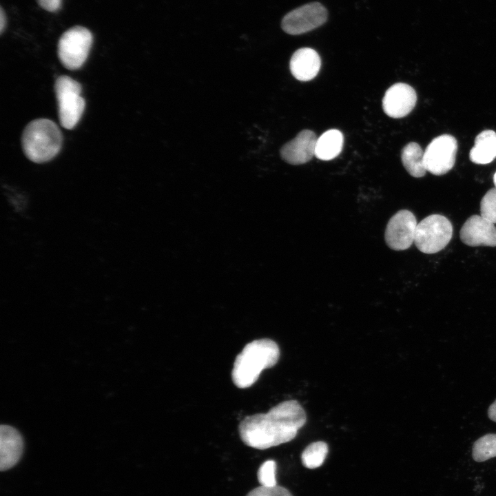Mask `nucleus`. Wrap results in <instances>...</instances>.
I'll return each instance as SVG.
<instances>
[{
    "mask_svg": "<svg viewBox=\"0 0 496 496\" xmlns=\"http://www.w3.org/2000/svg\"><path fill=\"white\" fill-rule=\"evenodd\" d=\"M246 496H293L285 488L260 486L251 490Z\"/></svg>",
    "mask_w": 496,
    "mask_h": 496,
    "instance_id": "22",
    "label": "nucleus"
},
{
    "mask_svg": "<svg viewBox=\"0 0 496 496\" xmlns=\"http://www.w3.org/2000/svg\"><path fill=\"white\" fill-rule=\"evenodd\" d=\"M321 66V60L318 52L309 48L297 50L291 56L289 68L292 75L300 81H308L314 79Z\"/></svg>",
    "mask_w": 496,
    "mask_h": 496,
    "instance_id": "14",
    "label": "nucleus"
},
{
    "mask_svg": "<svg viewBox=\"0 0 496 496\" xmlns=\"http://www.w3.org/2000/svg\"><path fill=\"white\" fill-rule=\"evenodd\" d=\"M460 238L471 247H496V227L481 215H473L462 227Z\"/></svg>",
    "mask_w": 496,
    "mask_h": 496,
    "instance_id": "11",
    "label": "nucleus"
},
{
    "mask_svg": "<svg viewBox=\"0 0 496 496\" xmlns=\"http://www.w3.org/2000/svg\"><path fill=\"white\" fill-rule=\"evenodd\" d=\"M317 138L313 131L302 130L293 139L282 147V158L291 165H301L309 162L315 156Z\"/></svg>",
    "mask_w": 496,
    "mask_h": 496,
    "instance_id": "12",
    "label": "nucleus"
},
{
    "mask_svg": "<svg viewBox=\"0 0 496 496\" xmlns=\"http://www.w3.org/2000/svg\"><path fill=\"white\" fill-rule=\"evenodd\" d=\"M328 453L327 444L322 441L310 444L302 452V462L307 468H316L324 462Z\"/></svg>",
    "mask_w": 496,
    "mask_h": 496,
    "instance_id": "18",
    "label": "nucleus"
},
{
    "mask_svg": "<svg viewBox=\"0 0 496 496\" xmlns=\"http://www.w3.org/2000/svg\"><path fill=\"white\" fill-rule=\"evenodd\" d=\"M493 182H494V185L496 187V172L495 173L494 176H493Z\"/></svg>",
    "mask_w": 496,
    "mask_h": 496,
    "instance_id": "26",
    "label": "nucleus"
},
{
    "mask_svg": "<svg viewBox=\"0 0 496 496\" xmlns=\"http://www.w3.org/2000/svg\"><path fill=\"white\" fill-rule=\"evenodd\" d=\"M417 220L410 211L402 209L389 220L384 233L388 247L395 251L409 249L414 242Z\"/></svg>",
    "mask_w": 496,
    "mask_h": 496,
    "instance_id": "9",
    "label": "nucleus"
},
{
    "mask_svg": "<svg viewBox=\"0 0 496 496\" xmlns=\"http://www.w3.org/2000/svg\"><path fill=\"white\" fill-rule=\"evenodd\" d=\"M457 142L450 134H442L433 138L424 152V163L426 172L440 176L446 174L454 166Z\"/></svg>",
    "mask_w": 496,
    "mask_h": 496,
    "instance_id": "7",
    "label": "nucleus"
},
{
    "mask_svg": "<svg viewBox=\"0 0 496 496\" xmlns=\"http://www.w3.org/2000/svg\"><path fill=\"white\" fill-rule=\"evenodd\" d=\"M92 34L85 27L76 25L65 31L58 42L57 52L61 64L76 70L85 62L92 44Z\"/></svg>",
    "mask_w": 496,
    "mask_h": 496,
    "instance_id": "5",
    "label": "nucleus"
},
{
    "mask_svg": "<svg viewBox=\"0 0 496 496\" xmlns=\"http://www.w3.org/2000/svg\"><path fill=\"white\" fill-rule=\"evenodd\" d=\"M305 422L306 414L300 403L287 400L266 413L245 417L240 422L238 431L245 444L265 450L293 440Z\"/></svg>",
    "mask_w": 496,
    "mask_h": 496,
    "instance_id": "1",
    "label": "nucleus"
},
{
    "mask_svg": "<svg viewBox=\"0 0 496 496\" xmlns=\"http://www.w3.org/2000/svg\"><path fill=\"white\" fill-rule=\"evenodd\" d=\"M402 164L409 174L415 178L425 175L426 169L424 163V152L419 144L411 142L406 144L401 153Z\"/></svg>",
    "mask_w": 496,
    "mask_h": 496,
    "instance_id": "17",
    "label": "nucleus"
},
{
    "mask_svg": "<svg viewBox=\"0 0 496 496\" xmlns=\"http://www.w3.org/2000/svg\"><path fill=\"white\" fill-rule=\"evenodd\" d=\"M342 133L335 129L324 132L317 138L315 156L322 161H329L337 157L343 147Z\"/></svg>",
    "mask_w": 496,
    "mask_h": 496,
    "instance_id": "16",
    "label": "nucleus"
},
{
    "mask_svg": "<svg viewBox=\"0 0 496 496\" xmlns=\"http://www.w3.org/2000/svg\"><path fill=\"white\" fill-rule=\"evenodd\" d=\"M23 442L21 434L8 425L0 427V470L13 467L21 458Z\"/></svg>",
    "mask_w": 496,
    "mask_h": 496,
    "instance_id": "13",
    "label": "nucleus"
},
{
    "mask_svg": "<svg viewBox=\"0 0 496 496\" xmlns=\"http://www.w3.org/2000/svg\"><path fill=\"white\" fill-rule=\"evenodd\" d=\"M276 463L273 460L265 462L260 466L257 473L258 479L261 486H276Z\"/></svg>",
    "mask_w": 496,
    "mask_h": 496,
    "instance_id": "21",
    "label": "nucleus"
},
{
    "mask_svg": "<svg viewBox=\"0 0 496 496\" xmlns=\"http://www.w3.org/2000/svg\"><path fill=\"white\" fill-rule=\"evenodd\" d=\"M470 160L476 164H488L496 158V132L486 130L475 139V145L469 154Z\"/></svg>",
    "mask_w": 496,
    "mask_h": 496,
    "instance_id": "15",
    "label": "nucleus"
},
{
    "mask_svg": "<svg viewBox=\"0 0 496 496\" xmlns=\"http://www.w3.org/2000/svg\"><path fill=\"white\" fill-rule=\"evenodd\" d=\"M62 134L52 121L38 118L25 127L21 144L26 157L36 163L48 162L59 152L62 145Z\"/></svg>",
    "mask_w": 496,
    "mask_h": 496,
    "instance_id": "3",
    "label": "nucleus"
},
{
    "mask_svg": "<svg viewBox=\"0 0 496 496\" xmlns=\"http://www.w3.org/2000/svg\"><path fill=\"white\" fill-rule=\"evenodd\" d=\"M43 9L48 12H56L61 7V0H37Z\"/></svg>",
    "mask_w": 496,
    "mask_h": 496,
    "instance_id": "23",
    "label": "nucleus"
},
{
    "mask_svg": "<svg viewBox=\"0 0 496 496\" xmlns=\"http://www.w3.org/2000/svg\"><path fill=\"white\" fill-rule=\"evenodd\" d=\"M6 25V14L4 12L3 9L2 8H1V11H0V32H1V34L3 33Z\"/></svg>",
    "mask_w": 496,
    "mask_h": 496,
    "instance_id": "25",
    "label": "nucleus"
},
{
    "mask_svg": "<svg viewBox=\"0 0 496 496\" xmlns=\"http://www.w3.org/2000/svg\"><path fill=\"white\" fill-rule=\"evenodd\" d=\"M453 235L451 222L440 214L430 215L417 225L414 243L424 254H435L443 249Z\"/></svg>",
    "mask_w": 496,
    "mask_h": 496,
    "instance_id": "6",
    "label": "nucleus"
},
{
    "mask_svg": "<svg viewBox=\"0 0 496 496\" xmlns=\"http://www.w3.org/2000/svg\"><path fill=\"white\" fill-rule=\"evenodd\" d=\"M81 91V84L68 76H60L55 81L59 118L64 128L73 129L83 113L85 102Z\"/></svg>",
    "mask_w": 496,
    "mask_h": 496,
    "instance_id": "4",
    "label": "nucleus"
},
{
    "mask_svg": "<svg viewBox=\"0 0 496 496\" xmlns=\"http://www.w3.org/2000/svg\"><path fill=\"white\" fill-rule=\"evenodd\" d=\"M327 18V11L322 4L310 3L287 14L282 21V28L289 34L298 35L322 25Z\"/></svg>",
    "mask_w": 496,
    "mask_h": 496,
    "instance_id": "8",
    "label": "nucleus"
},
{
    "mask_svg": "<svg viewBox=\"0 0 496 496\" xmlns=\"http://www.w3.org/2000/svg\"><path fill=\"white\" fill-rule=\"evenodd\" d=\"M417 101L415 90L409 85L397 83L391 85L382 99V108L389 117L400 118L408 115Z\"/></svg>",
    "mask_w": 496,
    "mask_h": 496,
    "instance_id": "10",
    "label": "nucleus"
},
{
    "mask_svg": "<svg viewBox=\"0 0 496 496\" xmlns=\"http://www.w3.org/2000/svg\"><path fill=\"white\" fill-rule=\"evenodd\" d=\"M480 213L487 220L496 223V187L489 189L482 198Z\"/></svg>",
    "mask_w": 496,
    "mask_h": 496,
    "instance_id": "20",
    "label": "nucleus"
},
{
    "mask_svg": "<svg viewBox=\"0 0 496 496\" xmlns=\"http://www.w3.org/2000/svg\"><path fill=\"white\" fill-rule=\"evenodd\" d=\"M279 357V347L271 339H258L247 344L234 363L231 371L234 384L240 389L251 386L262 370L276 365Z\"/></svg>",
    "mask_w": 496,
    "mask_h": 496,
    "instance_id": "2",
    "label": "nucleus"
},
{
    "mask_svg": "<svg viewBox=\"0 0 496 496\" xmlns=\"http://www.w3.org/2000/svg\"><path fill=\"white\" fill-rule=\"evenodd\" d=\"M488 415L491 420L496 422V400L489 406L488 410Z\"/></svg>",
    "mask_w": 496,
    "mask_h": 496,
    "instance_id": "24",
    "label": "nucleus"
},
{
    "mask_svg": "<svg viewBox=\"0 0 496 496\" xmlns=\"http://www.w3.org/2000/svg\"><path fill=\"white\" fill-rule=\"evenodd\" d=\"M472 456L477 462L496 457V434L488 433L477 440L473 446Z\"/></svg>",
    "mask_w": 496,
    "mask_h": 496,
    "instance_id": "19",
    "label": "nucleus"
}]
</instances>
